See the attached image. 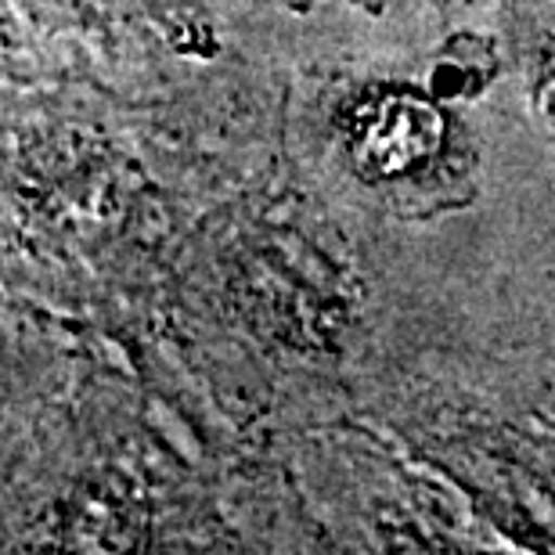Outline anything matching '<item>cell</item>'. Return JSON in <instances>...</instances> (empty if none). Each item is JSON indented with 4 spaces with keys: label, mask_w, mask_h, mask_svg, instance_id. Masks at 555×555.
Segmentation results:
<instances>
[{
    "label": "cell",
    "mask_w": 555,
    "mask_h": 555,
    "mask_svg": "<svg viewBox=\"0 0 555 555\" xmlns=\"http://www.w3.org/2000/svg\"><path fill=\"white\" fill-rule=\"evenodd\" d=\"M310 134L332 181L383 217L433 220L480 192L473 130L412 80H332L314 102Z\"/></svg>",
    "instance_id": "6da1fadb"
},
{
    "label": "cell",
    "mask_w": 555,
    "mask_h": 555,
    "mask_svg": "<svg viewBox=\"0 0 555 555\" xmlns=\"http://www.w3.org/2000/svg\"><path fill=\"white\" fill-rule=\"evenodd\" d=\"M508 48L530 119L555 144V0H513Z\"/></svg>",
    "instance_id": "7a4b0ae2"
},
{
    "label": "cell",
    "mask_w": 555,
    "mask_h": 555,
    "mask_svg": "<svg viewBox=\"0 0 555 555\" xmlns=\"http://www.w3.org/2000/svg\"><path fill=\"white\" fill-rule=\"evenodd\" d=\"M426 4L440 8V11H462V8H476V4H487V0H426Z\"/></svg>",
    "instance_id": "3957f363"
}]
</instances>
